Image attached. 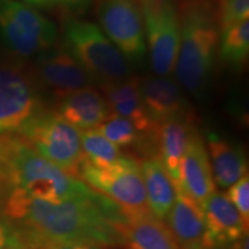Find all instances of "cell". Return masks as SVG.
Here are the masks:
<instances>
[{"label":"cell","instance_id":"6da1fadb","mask_svg":"<svg viewBox=\"0 0 249 249\" xmlns=\"http://www.w3.org/2000/svg\"><path fill=\"white\" fill-rule=\"evenodd\" d=\"M0 211L23 249L59 242L118 247L123 246L121 230L128 222L123 210L98 192L90 198L51 203L8 188Z\"/></svg>","mask_w":249,"mask_h":249},{"label":"cell","instance_id":"7a4b0ae2","mask_svg":"<svg viewBox=\"0 0 249 249\" xmlns=\"http://www.w3.org/2000/svg\"><path fill=\"white\" fill-rule=\"evenodd\" d=\"M0 186L51 203L90 198L97 193L37 154L17 134L0 135Z\"/></svg>","mask_w":249,"mask_h":249},{"label":"cell","instance_id":"3957f363","mask_svg":"<svg viewBox=\"0 0 249 249\" xmlns=\"http://www.w3.org/2000/svg\"><path fill=\"white\" fill-rule=\"evenodd\" d=\"M177 58V80L192 95L201 96L207 88L219 46V27L213 9L194 1L183 9Z\"/></svg>","mask_w":249,"mask_h":249},{"label":"cell","instance_id":"277c9868","mask_svg":"<svg viewBox=\"0 0 249 249\" xmlns=\"http://www.w3.org/2000/svg\"><path fill=\"white\" fill-rule=\"evenodd\" d=\"M65 46L95 82H116L130 76L127 59L97 24L70 18L64 27Z\"/></svg>","mask_w":249,"mask_h":249},{"label":"cell","instance_id":"5b68a950","mask_svg":"<svg viewBox=\"0 0 249 249\" xmlns=\"http://www.w3.org/2000/svg\"><path fill=\"white\" fill-rule=\"evenodd\" d=\"M79 178L90 188L107 196L123 210L128 220L150 216L140 163L124 155L113 165L99 169L82 160Z\"/></svg>","mask_w":249,"mask_h":249},{"label":"cell","instance_id":"8992f818","mask_svg":"<svg viewBox=\"0 0 249 249\" xmlns=\"http://www.w3.org/2000/svg\"><path fill=\"white\" fill-rule=\"evenodd\" d=\"M17 135L45 160L74 178H79L83 160L81 133L57 112H37Z\"/></svg>","mask_w":249,"mask_h":249},{"label":"cell","instance_id":"52a82bcc","mask_svg":"<svg viewBox=\"0 0 249 249\" xmlns=\"http://www.w3.org/2000/svg\"><path fill=\"white\" fill-rule=\"evenodd\" d=\"M0 36L14 53L31 57L48 51L57 28L33 6L21 0H0Z\"/></svg>","mask_w":249,"mask_h":249},{"label":"cell","instance_id":"ba28073f","mask_svg":"<svg viewBox=\"0 0 249 249\" xmlns=\"http://www.w3.org/2000/svg\"><path fill=\"white\" fill-rule=\"evenodd\" d=\"M145 44L157 75L166 76L176 68L181 22L173 0H147L140 4Z\"/></svg>","mask_w":249,"mask_h":249},{"label":"cell","instance_id":"9c48e42d","mask_svg":"<svg viewBox=\"0 0 249 249\" xmlns=\"http://www.w3.org/2000/svg\"><path fill=\"white\" fill-rule=\"evenodd\" d=\"M99 23L127 60H141L147 53L142 12L136 0H104L99 8Z\"/></svg>","mask_w":249,"mask_h":249},{"label":"cell","instance_id":"30bf717a","mask_svg":"<svg viewBox=\"0 0 249 249\" xmlns=\"http://www.w3.org/2000/svg\"><path fill=\"white\" fill-rule=\"evenodd\" d=\"M40 110L38 93L29 77L15 68L0 66V135L17 134Z\"/></svg>","mask_w":249,"mask_h":249},{"label":"cell","instance_id":"8fae6325","mask_svg":"<svg viewBox=\"0 0 249 249\" xmlns=\"http://www.w3.org/2000/svg\"><path fill=\"white\" fill-rule=\"evenodd\" d=\"M140 95L154 123L192 118L189 104L179 85L166 76H147L139 81Z\"/></svg>","mask_w":249,"mask_h":249},{"label":"cell","instance_id":"7c38bea8","mask_svg":"<svg viewBox=\"0 0 249 249\" xmlns=\"http://www.w3.org/2000/svg\"><path fill=\"white\" fill-rule=\"evenodd\" d=\"M37 73L44 86L59 97L88 87H93L95 80L66 49L54 50L44 54L37 65Z\"/></svg>","mask_w":249,"mask_h":249},{"label":"cell","instance_id":"4fadbf2b","mask_svg":"<svg viewBox=\"0 0 249 249\" xmlns=\"http://www.w3.org/2000/svg\"><path fill=\"white\" fill-rule=\"evenodd\" d=\"M178 189L185 192L200 205L216 192L209 155L197 130L193 133L183 154Z\"/></svg>","mask_w":249,"mask_h":249},{"label":"cell","instance_id":"5bb4252c","mask_svg":"<svg viewBox=\"0 0 249 249\" xmlns=\"http://www.w3.org/2000/svg\"><path fill=\"white\" fill-rule=\"evenodd\" d=\"M201 207L207 226L204 245L230 246L248 233L249 222L224 193L214 192Z\"/></svg>","mask_w":249,"mask_h":249},{"label":"cell","instance_id":"9a60e30c","mask_svg":"<svg viewBox=\"0 0 249 249\" xmlns=\"http://www.w3.org/2000/svg\"><path fill=\"white\" fill-rule=\"evenodd\" d=\"M195 130L192 118H178L156 123L150 134L157 150L156 157L163 163L177 189L179 188L183 154Z\"/></svg>","mask_w":249,"mask_h":249},{"label":"cell","instance_id":"2e32d148","mask_svg":"<svg viewBox=\"0 0 249 249\" xmlns=\"http://www.w3.org/2000/svg\"><path fill=\"white\" fill-rule=\"evenodd\" d=\"M54 111L81 130L98 128L111 113L107 99L93 87L74 90L59 97Z\"/></svg>","mask_w":249,"mask_h":249},{"label":"cell","instance_id":"e0dca14e","mask_svg":"<svg viewBox=\"0 0 249 249\" xmlns=\"http://www.w3.org/2000/svg\"><path fill=\"white\" fill-rule=\"evenodd\" d=\"M165 219L180 249L204 245L207 226L203 209L181 189H177L176 201Z\"/></svg>","mask_w":249,"mask_h":249},{"label":"cell","instance_id":"ac0fdd59","mask_svg":"<svg viewBox=\"0 0 249 249\" xmlns=\"http://www.w3.org/2000/svg\"><path fill=\"white\" fill-rule=\"evenodd\" d=\"M139 79L127 77L116 82L102 85V93L107 99L111 113L127 118L135 124L139 132L150 135L155 123L149 117L141 95Z\"/></svg>","mask_w":249,"mask_h":249},{"label":"cell","instance_id":"d6986e66","mask_svg":"<svg viewBox=\"0 0 249 249\" xmlns=\"http://www.w3.org/2000/svg\"><path fill=\"white\" fill-rule=\"evenodd\" d=\"M208 155L214 182L220 188L232 186L248 174V160L240 145L210 133L207 138Z\"/></svg>","mask_w":249,"mask_h":249},{"label":"cell","instance_id":"ffe728a7","mask_svg":"<svg viewBox=\"0 0 249 249\" xmlns=\"http://www.w3.org/2000/svg\"><path fill=\"white\" fill-rule=\"evenodd\" d=\"M149 209L152 216L164 220L176 201L177 187L160 160L156 156L140 163Z\"/></svg>","mask_w":249,"mask_h":249},{"label":"cell","instance_id":"44dd1931","mask_svg":"<svg viewBox=\"0 0 249 249\" xmlns=\"http://www.w3.org/2000/svg\"><path fill=\"white\" fill-rule=\"evenodd\" d=\"M121 234L126 249H180L166 224L152 214L128 220Z\"/></svg>","mask_w":249,"mask_h":249},{"label":"cell","instance_id":"7402d4cb","mask_svg":"<svg viewBox=\"0 0 249 249\" xmlns=\"http://www.w3.org/2000/svg\"><path fill=\"white\" fill-rule=\"evenodd\" d=\"M81 147L83 160L99 169L111 166L124 156L120 147L105 138L98 129L82 130Z\"/></svg>","mask_w":249,"mask_h":249},{"label":"cell","instance_id":"603a6c76","mask_svg":"<svg viewBox=\"0 0 249 249\" xmlns=\"http://www.w3.org/2000/svg\"><path fill=\"white\" fill-rule=\"evenodd\" d=\"M218 51L223 61L241 66L249 54V18L222 30Z\"/></svg>","mask_w":249,"mask_h":249},{"label":"cell","instance_id":"cb8c5ba5","mask_svg":"<svg viewBox=\"0 0 249 249\" xmlns=\"http://www.w3.org/2000/svg\"><path fill=\"white\" fill-rule=\"evenodd\" d=\"M96 129L120 148L139 147L144 141V136H149L139 132L135 124L129 119L116 113L108 114L104 123L99 124Z\"/></svg>","mask_w":249,"mask_h":249},{"label":"cell","instance_id":"d4e9b609","mask_svg":"<svg viewBox=\"0 0 249 249\" xmlns=\"http://www.w3.org/2000/svg\"><path fill=\"white\" fill-rule=\"evenodd\" d=\"M218 17L220 31L249 18V0H219Z\"/></svg>","mask_w":249,"mask_h":249},{"label":"cell","instance_id":"484cf974","mask_svg":"<svg viewBox=\"0 0 249 249\" xmlns=\"http://www.w3.org/2000/svg\"><path fill=\"white\" fill-rule=\"evenodd\" d=\"M229 200L238 209L245 220L249 222V177H242L232 186H230L226 194Z\"/></svg>","mask_w":249,"mask_h":249},{"label":"cell","instance_id":"4316f807","mask_svg":"<svg viewBox=\"0 0 249 249\" xmlns=\"http://www.w3.org/2000/svg\"><path fill=\"white\" fill-rule=\"evenodd\" d=\"M21 247L17 234L0 211V249ZM22 248V247H21Z\"/></svg>","mask_w":249,"mask_h":249},{"label":"cell","instance_id":"83f0119b","mask_svg":"<svg viewBox=\"0 0 249 249\" xmlns=\"http://www.w3.org/2000/svg\"><path fill=\"white\" fill-rule=\"evenodd\" d=\"M99 245L88 244V242H59L43 246L40 249H107Z\"/></svg>","mask_w":249,"mask_h":249},{"label":"cell","instance_id":"f1b7e54d","mask_svg":"<svg viewBox=\"0 0 249 249\" xmlns=\"http://www.w3.org/2000/svg\"><path fill=\"white\" fill-rule=\"evenodd\" d=\"M49 5H58L71 11H85L91 4V0H48Z\"/></svg>","mask_w":249,"mask_h":249},{"label":"cell","instance_id":"f546056e","mask_svg":"<svg viewBox=\"0 0 249 249\" xmlns=\"http://www.w3.org/2000/svg\"><path fill=\"white\" fill-rule=\"evenodd\" d=\"M229 249H249V238L248 233H246L245 235H242L240 239L233 242L232 245H230Z\"/></svg>","mask_w":249,"mask_h":249},{"label":"cell","instance_id":"4dcf8cb0","mask_svg":"<svg viewBox=\"0 0 249 249\" xmlns=\"http://www.w3.org/2000/svg\"><path fill=\"white\" fill-rule=\"evenodd\" d=\"M21 1L29 4L31 6H48V0H21Z\"/></svg>","mask_w":249,"mask_h":249},{"label":"cell","instance_id":"1f68e13d","mask_svg":"<svg viewBox=\"0 0 249 249\" xmlns=\"http://www.w3.org/2000/svg\"><path fill=\"white\" fill-rule=\"evenodd\" d=\"M230 246H209V245H201L192 249H229Z\"/></svg>","mask_w":249,"mask_h":249},{"label":"cell","instance_id":"d6a6232c","mask_svg":"<svg viewBox=\"0 0 249 249\" xmlns=\"http://www.w3.org/2000/svg\"><path fill=\"white\" fill-rule=\"evenodd\" d=\"M136 1H138V2H139V4H142V2L147 1V0H136Z\"/></svg>","mask_w":249,"mask_h":249},{"label":"cell","instance_id":"836d02e7","mask_svg":"<svg viewBox=\"0 0 249 249\" xmlns=\"http://www.w3.org/2000/svg\"><path fill=\"white\" fill-rule=\"evenodd\" d=\"M9 249H23V248H21V247H17V248H9Z\"/></svg>","mask_w":249,"mask_h":249}]
</instances>
